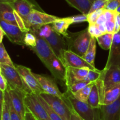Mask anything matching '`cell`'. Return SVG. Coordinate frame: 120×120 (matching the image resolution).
<instances>
[{"instance_id":"37","label":"cell","mask_w":120,"mask_h":120,"mask_svg":"<svg viewBox=\"0 0 120 120\" xmlns=\"http://www.w3.org/2000/svg\"><path fill=\"white\" fill-rule=\"evenodd\" d=\"M1 120H11L10 113H9V108L8 105L5 101L1 107Z\"/></svg>"},{"instance_id":"39","label":"cell","mask_w":120,"mask_h":120,"mask_svg":"<svg viewBox=\"0 0 120 120\" xmlns=\"http://www.w3.org/2000/svg\"><path fill=\"white\" fill-rule=\"evenodd\" d=\"M107 32L114 34L115 29V20H107L105 23Z\"/></svg>"},{"instance_id":"24","label":"cell","mask_w":120,"mask_h":120,"mask_svg":"<svg viewBox=\"0 0 120 120\" xmlns=\"http://www.w3.org/2000/svg\"><path fill=\"white\" fill-rule=\"evenodd\" d=\"M96 42L97 40L96 38L92 37L89 47L86 52L82 57L90 65L94 67H95V58L96 54Z\"/></svg>"},{"instance_id":"44","label":"cell","mask_w":120,"mask_h":120,"mask_svg":"<svg viewBox=\"0 0 120 120\" xmlns=\"http://www.w3.org/2000/svg\"><path fill=\"white\" fill-rule=\"evenodd\" d=\"M70 120H84L82 119L75 111L73 110L71 112V116H70Z\"/></svg>"},{"instance_id":"25","label":"cell","mask_w":120,"mask_h":120,"mask_svg":"<svg viewBox=\"0 0 120 120\" xmlns=\"http://www.w3.org/2000/svg\"><path fill=\"white\" fill-rule=\"evenodd\" d=\"M114 34L111 33H105L102 34L96 38L100 47L104 50H110L113 41Z\"/></svg>"},{"instance_id":"19","label":"cell","mask_w":120,"mask_h":120,"mask_svg":"<svg viewBox=\"0 0 120 120\" xmlns=\"http://www.w3.org/2000/svg\"><path fill=\"white\" fill-rule=\"evenodd\" d=\"M90 69L89 68H76L68 67L66 69L65 85L67 88L76 82L84 80L87 75Z\"/></svg>"},{"instance_id":"8","label":"cell","mask_w":120,"mask_h":120,"mask_svg":"<svg viewBox=\"0 0 120 120\" xmlns=\"http://www.w3.org/2000/svg\"><path fill=\"white\" fill-rule=\"evenodd\" d=\"M25 104L27 109L33 114L37 120H51L45 108L38 99L37 95L26 94Z\"/></svg>"},{"instance_id":"20","label":"cell","mask_w":120,"mask_h":120,"mask_svg":"<svg viewBox=\"0 0 120 120\" xmlns=\"http://www.w3.org/2000/svg\"><path fill=\"white\" fill-rule=\"evenodd\" d=\"M0 20L18 26L16 11L7 3L0 1Z\"/></svg>"},{"instance_id":"10","label":"cell","mask_w":120,"mask_h":120,"mask_svg":"<svg viewBox=\"0 0 120 120\" xmlns=\"http://www.w3.org/2000/svg\"><path fill=\"white\" fill-rule=\"evenodd\" d=\"M0 27L3 29L5 35L11 42L15 44L25 46L24 38L26 32L22 31L18 26L2 20H0Z\"/></svg>"},{"instance_id":"29","label":"cell","mask_w":120,"mask_h":120,"mask_svg":"<svg viewBox=\"0 0 120 120\" xmlns=\"http://www.w3.org/2000/svg\"><path fill=\"white\" fill-rule=\"evenodd\" d=\"M4 100L6 102L7 104L8 105V108H9V113H10L11 120H22L19 115H18L15 109H14V106L12 104L11 100L9 97V94L7 90L4 92Z\"/></svg>"},{"instance_id":"23","label":"cell","mask_w":120,"mask_h":120,"mask_svg":"<svg viewBox=\"0 0 120 120\" xmlns=\"http://www.w3.org/2000/svg\"><path fill=\"white\" fill-rule=\"evenodd\" d=\"M69 5L83 14H88L93 2L90 0H65Z\"/></svg>"},{"instance_id":"1","label":"cell","mask_w":120,"mask_h":120,"mask_svg":"<svg viewBox=\"0 0 120 120\" xmlns=\"http://www.w3.org/2000/svg\"><path fill=\"white\" fill-rule=\"evenodd\" d=\"M30 29L35 30L40 35L45 38L55 55L63 62L64 52L68 50L64 36L55 31L51 24L32 27Z\"/></svg>"},{"instance_id":"45","label":"cell","mask_w":120,"mask_h":120,"mask_svg":"<svg viewBox=\"0 0 120 120\" xmlns=\"http://www.w3.org/2000/svg\"><path fill=\"white\" fill-rule=\"evenodd\" d=\"M98 25V28H99L100 30V31L101 32L102 34H105L107 32V29H106V27H105V24H101V25Z\"/></svg>"},{"instance_id":"35","label":"cell","mask_w":120,"mask_h":120,"mask_svg":"<svg viewBox=\"0 0 120 120\" xmlns=\"http://www.w3.org/2000/svg\"><path fill=\"white\" fill-rule=\"evenodd\" d=\"M88 31L91 36L92 37L96 38H97V37L101 35L102 32L98 28V25L96 23L94 24H89V27H87Z\"/></svg>"},{"instance_id":"42","label":"cell","mask_w":120,"mask_h":120,"mask_svg":"<svg viewBox=\"0 0 120 120\" xmlns=\"http://www.w3.org/2000/svg\"><path fill=\"white\" fill-rule=\"evenodd\" d=\"M104 10H105V9H104ZM105 22H106V18H105V14H104V13L103 12V14H102L99 17H98V18L97 19L96 23L97 24V25H101V24H105Z\"/></svg>"},{"instance_id":"13","label":"cell","mask_w":120,"mask_h":120,"mask_svg":"<svg viewBox=\"0 0 120 120\" xmlns=\"http://www.w3.org/2000/svg\"><path fill=\"white\" fill-rule=\"evenodd\" d=\"M102 81L103 94L106 89L120 83V68L111 67L102 69V74L100 77Z\"/></svg>"},{"instance_id":"3","label":"cell","mask_w":120,"mask_h":120,"mask_svg":"<svg viewBox=\"0 0 120 120\" xmlns=\"http://www.w3.org/2000/svg\"><path fill=\"white\" fill-rule=\"evenodd\" d=\"M64 94L66 102L82 119L84 120H97L98 108H93L87 102H82L77 100L68 89Z\"/></svg>"},{"instance_id":"32","label":"cell","mask_w":120,"mask_h":120,"mask_svg":"<svg viewBox=\"0 0 120 120\" xmlns=\"http://www.w3.org/2000/svg\"><path fill=\"white\" fill-rule=\"evenodd\" d=\"M102 74V70H99V69H96V70H91L90 69L88 72L87 75L86 76V81H89L90 82H96L97 80L100 78Z\"/></svg>"},{"instance_id":"7","label":"cell","mask_w":120,"mask_h":120,"mask_svg":"<svg viewBox=\"0 0 120 120\" xmlns=\"http://www.w3.org/2000/svg\"><path fill=\"white\" fill-rule=\"evenodd\" d=\"M29 31L36 36L37 40L36 45L31 49L36 54L45 65L55 54L45 38L34 29H30Z\"/></svg>"},{"instance_id":"43","label":"cell","mask_w":120,"mask_h":120,"mask_svg":"<svg viewBox=\"0 0 120 120\" xmlns=\"http://www.w3.org/2000/svg\"><path fill=\"white\" fill-rule=\"evenodd\" d=\"M24 120H37L35 118V117L33 115V114H32L29 110L27 109L25 115Z\"/></svg>"},{"instance_id":"31","label":"cell","mask_w":120,"mask_h":120,"mask_svg":"<svg viewBox=\"0 0 120 120\" xmlns=\"http://www.w3.org/2000/svg\"><path fill=\"white\" fill-rule=\"evenodd\" d=\"M90 83H91V82L88 81H86V80H82V81H79V82H76V83L74 84L73 85H71L70 87L67 88V89L69 90L71 94H74L77 92H78L80 90V89H82V88H84L86 86L89 85Z\"/></svg>"},{"instance_id":"26","label":"cell","mask_w":120,"mask_h":120,"mask_svg":"<svg viewBox=\"0 0 120 120\" xmlns=\"http://www.w3.org/2000/svg\"><path fill=\"white\" fill-rule=\"evenodd\" d=\"M94 82H91L89 85L86 86L84 88H82V89H80L78 92H77L75 94H73V95L77 100H80V101H82V102H87V100L88 98H89V95H90L91 88H92Z\"/></svg>"},{"instance_id":"46","label":"cell","mask_w":120,"mask_h":120,"mask_svg":"<svg viewBox=\"0 0 120 120\" xmlns=\"http://www.w3.org/2000/svg\"><path fill=\"white\" fill-rule=\"evenodd\" d=\"M5 33L4 32L3 29L0 27V43L2 42V40H3L4 36H5Z\"/></svg>"},{"instance_id":"18","label":"cell","mask_w":120,"mask_h":120,"mask_svg":"<svg viewBox=\"0 0 120 120\" xmlns=\"http://www.w3.org/2000/svg\"><path fill=\"white\" fill-rule=\"evenodd\" d=\"M111 67L120 68V31L114 34L113 41L110 49L105 68Z\"/></svg>"},{"instance_id":"27","label":"cell","mask_w":120,"mask_h":120,"mask_svg":"<svg viewBox=\"0 0 120 120\" xmlns=\"http://www.w3.org/2000/svg\"><path fill=\"white\" fill-rule=\"evenodd\" d=\"M0 64L7 65L11 67H15V65L13 63L2 42L0 43Z\"/></svg>"},{"instance_id":"28","label":"cell","mask_w":120,"mask_h":120,"mask_svg":"<svg viewBox=\"0 0 120 120\" xmlns=\"http://www.w3.org/2000/svg\"><path fill=\"white\" fill-rule=\"evenodd\" d=\"M38 99L39 100V102H41V104L42 105V106L43 107V108H45V109L46 110V111L47 112V113L49 115V117H50V120H63L62 119V118L49 105L47 104V102L41 97V96L40 95H37Z\"/></svg>"},{"instance_id":"14","label":"cell","mask_w":120,"mask_h":120,"mask_svg":"<svg viewBox=\"0 0 120 120\" xmlns=\"http://www.w3.org/2000/svg\"><path fill=\"white\" fill-rule=\"evenodd\" d=\"M34 75L41 84V87L44 90L45 93L58 96L64 101L66 98L64 93H62L59 90L53 79L49 76L41 74L34 73Z\"/></svg>"},{"instance_id":"9","label":"cell","mask_w":120,"mask_h":120,"mask_svg":"<svg viewBox=\"0 0 120 120\" xmlns=\"http://www.w3.org/2000/svg\"><path fill=\"white\" fill-rule=\"evenodd\" d=\"M15 68L22 76L25 84L30 88L33 94L38 95L45 93L44 90L30 68L21 65H15Z\"/></svg>"},{"instance_id":"17","label":"cell","mask_w":120,"mask_h":120,"mask_svg":"<svg viewBox=\"0 0 120 120\" xmlns=\"http://www.w3.org/2000/svg\"><path fill=\"white\" fill-rule=\"evenodd\" d=\"M45 66L49 69L55 79L65 84L66 67L56 55H53Z\"/></svg>"},{"instance_id":"11","label":"cell","mask_w":120,"mask_h":120,"mask_svg":"<svg viewBox=\"0 0 120 120\" xmlns=\"http://www.w3.org/2000/svg\"><path fill=\"white\" fill-rule=\"evenodd\" d=\"M9 4L23 20L34 9L42 10L37 4H34L30 0H0Z\"/></svg>"},{"instance_id":"48","label":"cell","mask_w":120,"mask_h":120,"mask_svg":"<svg viewBox=\"0 0 120 120\" xmlns=\"http://www.w3.org/2000/svg\"><path fill=\"white\" fill-rule=\"evenodd\" d=\"M90 1H91V2H93L94 1H97V0H90Z\"/></svg>"},{"instance_id":"2","label":"cell","mask_w":120,"mask_h":120,"mask_svg":"<svg viewBox=\"0 0 120 120\" xmlns=\"http://www.w3.org/2000/svg\"><path fill=\"white\" fill-rule=\"evenodd\" d=\"M68 45V50L83 56L89 47L92 36L88 31V28L77 32H68L64 36Z\"/></svg>"},{"instance_id":"30","label":"cell","mask_w":120,"mask_h":120,"mask_svg":"<svg viewBox=\"0 0 120 120\" xmlns=\"http://www.w3.org/2000/svg\"><path fill=\"white\" fill-rule=\"evenodd\" d=\"M24 42L25 46L29 47L30 49L34 48L36 45L37 40L36 37L32 32L29 31L25 34L24 38Z\"/></svg>"},{"instance_id":"22","label":"cell","mask_w":120,"mask_h":120,"mask_svg":"<svg viewBox=\"0 0 120 120\" xmlns=\"http://www.w3.org/2000/svg\"><path fill=\"white\" fill-rule=\"evenodd\" d=\"M71 25L69 17L59 18L53 24H52L53 28L62 36H65L68 34V29Z\"/></svg>"},{"instance_id":"38","label":"cell","mask_w":120,"mask_h":120,"mask_svg":"<svg viewBox=\"0 0 120 120\" xmlns=\"http://www.w3.org/2000/svg\"><path fill=\"white\" fill-rule=\"evenodd\" d=\"M120 7V0H110L105 7V9L110 11H117Z\"/></svg>"},{"instance_id":"4","label":"cell","mask_w":120,"mask_h":120,"mask_svg":"<svg viewBox=\"0 0 120 120\" xmlns=\"http://www.w3.org/2000/svg\"><path fill=\"white\" fill-rule=\"evenodd\" d=\"M0 73L4 75L8 82V87L10 88L20 91L25 94L32 93L15 67L0 64Z\"/></svg>"},{"instance_id":"47","label":"cell","mask_w":120,"mask_h":120,"mask_svg":"<svg viewBox=\"0 0 120 120\" xmlns=\"http://www.w3.org/2000/svg\"><path fill=\"white\" fill-rule=\"evenodd\" d=\"M117 11L118 12V13H120V7H119V8H118V9H117Z\"/></svg>"},{"instance_id":"36","label":"cell","mask_w":120,"mask_h":120,"mask_svg":"<svg viewBox=\"0 0 120 120\" xmlns=\"http://www.w3.org/2000/svg\"><path fill=\"white\" fill-rule=\"evenodd\" d=\"M69 19H70L71 24L87 22V14H82L80 15H75V16H70Z\"/></svg>"},{"instance_id":"21","label":"cell","mask_w":120,"mask_h":120,"mask_svg":"<svg viewBox=\"0 0 120 120\" xmlns=\"http://www.w3.org/2000/svg\"><path fill=\"white\" fill-rule=\"evenodd\" d=\"M120 96V83L106 89L103 94L101 105H109L114 102Z\"/></svg>"},{"instance_id":"5","label":"cell","mask_w":120,"mask_h":120,"mask_svg":"<svg viewBox=\"0 0 120 120\" xmlns=\"http://www.w3.org/2000/svg\"><path fill=\"white\" fill-rule=\"evenodd\" d=\"M63 120H70L72 109L63 100L58 96L42 93L40 95Z\"/></svg>"},{"instance_id":"6","label":"cell","mask_w":120,"mask_h":120,"mask_svg":"<svg viewBox=\"0 0 120 120\" xmlns=\"http://www.w3.org/2000/svg\"><path fill=\"white\" fill-rule=\"evenodd\" d=\"M59 18L55 15L47 14L43 10L34 9L25 19L24 21L26 27L29 30L32 27L52 24Z\"/></svg>"},{"instance_id":"41","label":"cell","mask_w":120,"mask_h":120,"mask_svg":"<svg viewBox=\"0 0 120 120\" xmlns=\"http://www.w3.org/2000/svg\"><path fill=\"white\" fill-rule=\"evenodd\" d=\"M120 31V14L117 12L115 18V29L114 34Z\"/></svg>"},{"instance_id":"33","label":"cell","mask_w":120,"mask_h":120,"mask_svg":"<svg viewBox=\"0 0 120 120\" xmlns=\"http://www.w3.org/2000/svg\"><path fill=\"white\" fill-rule=\"evenodd\" d=\"M110 1V0H97V1H94L91 5L89 14L96 10H98V9H105Z\"/></svg>"},{"instance_id":"16","label":"cell","mask_w":120,"mask_h":120,"mask_svg":"<svg viewBox=\"0 0 120 120\" xmlns=\"http://www.w3.org/2000/svg\"><path fill=\"white\" fill-rule=\"evenodd\" d=\"M7 91L9 94L14 109L18 114L21 120H24L27 108L25 104V96L26 94L20 91L12 89L8 86Z\"/></svg>"},{"instance_id":"34","label":"cell","mask_w":120,"mask_h":120,"mask_svg":"<svg viewBox=\"0 0 120 120\" xmlns=\"http://www.w3.org/2000/svg\"><path fill=\"white\" fill-rule=\"evenodd\" d=\"M105 9H100L87 14V22L89 24H94L97 19L104 12Z\"/></svg>"},{"instance_id":"12","label":"cell","mask_w":120,"mask_h":120,"mask_svg":"<svg viewBox=\"0 0 120 120\" xmlns=\"http://www.w3.org/2000/svg\"><path fill=\"white\" fill-rule=\"evenodd\" d=\"M97 120H120V96L113 103L101 105Z\"/></svg>"},{"instance_id":"15","label":"cell","mask_w":120,"mask_h":120,"mask_svg":"<svg viewBox=\"0 0 120 120\" xmlns=\"http://www.w3.org/2000/svg\"><path fill=\"white\" fill-rule=\"evenodd\" d=\"M63 63L66 67H70L76 68H89L91 70H96L97 68L88 63L82 56L69 50H66L64 53Z\"/></svg>"},{"instance_id":"40","label":"cell","mask_w":120,"mask_h":120,"mask_svg":"<svg viewBox=\"0 0 120 120\" xmlns=\"http://www.w3.org/2000/svg\"><path fill=\"white\" fill-rule=\"evenodd\" d=\"M8 82L5 78L4 75L0 73V90L1 91L5 92L8 88Z\"/></svg>"}]
</instances>
